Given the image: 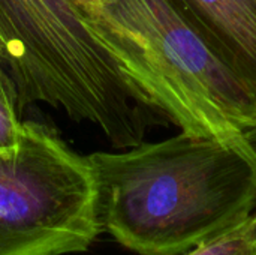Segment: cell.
<instances>
[{"label": "cell", "mask_w": 256, "mask_h": 255, "mask_svg": "<svg viewBox=\"0 0 256 255\" xmlns=\"http://www.w3.org/2000/svg\"><path fill=\"white\" fill-rule=\"evenodd\" d=\"M184 255H256V219Z\"/></svg>", "instance_id": "7"}, {"label": "cell", "mask_w": 256, "mask_h": 255, "mask_svg": "<svg viewBox=\"0 0 256 255\" xmlns=\"http://www.w3.org/2000/svg\"><path fill=\"white\" fill-rule=\"evenodd\" d=\"M0 62H3L6 65V60H4V45H3L2 39H0Z\"/></svg>", "instance_id": "8"}, {"label": "cell", "mask_w": 256, "mask_h": 255, "mask_svg": "<svg viewBox=\"0 0 256 255\" xmlns=\"http://www.w3.org/2000/svg\"><path fill=\"white\" fill-rule=\"evenodd\" d=\"M255 138H256V137H255ZM254 218H255V219H256V212H255V215H254Z\"/></svg>", "instance_id": "9"}, {"label": "cell", "mask_w": 256, "mask_h": 255, "mask_svg": "<svg viewBox=\"0 0 256 255\" xmlns=\"http://www.w3.org/2000/svg\"><path fill=\"white\" fill-rule=\"evenodd\" d=\"M102 228L138 255H184L256 212V144L180 132L87 155Z\"/></svg>", "instance_id": "1"}, {"label": "cell", "mask_w": 256, "mask_h": 255, "mask_svg": "<svg viewBox=\"0 0 256 255\" xmlns=\"http://www.w3.org/2000/svg\"><path fill=\"white\" fill-rule=\"evenodd\" d=\"M256 95V0H170Z\"/></svg>", "instance_id": "5"}, {"label": "cell", "mask_w": 256, "mask_h": 255, "mask_svg": "<svg viewBox=\"0 0 256 255\" xmlns=\"http://www.w3.org/2000/svg\"><path fill=\"white\" fill-rule=\"evenodd\" d=\"M21 113L16 84L8 66L0 62V150L18 143L24 123Z\"/></svg>", "instance_id": "6"}, {"label": "cell", "mask_w": 256, "mask_h": 255, "mask_svg": "<svg viewBox=\"0 0 256 255\" xmlns=\"http://www.w3.org/2000/svg\"><path fill=\"white\" fill-rule=\"evenodd\" d=\"M147 104L180 132L256 144V95L170 0H78Z\"/></svg>", "instance_id": "2"}, {"label": "cell", "mask_w": 256, "mask_h": 255, "mask_svg": "<svg viewBox=\"0 0 256 255\" xmlns=\"http://www.w3.org/2000/svg\"><path fill=\"white\" fill-rule=\"evenodd\" d=\"M102 231L87 156L54 128L24 122L0 150V255L84 252Z\"/></svg>", "instance_id": "4"}, {"label": "cell", "mask_w": 256, "mask_h": 255, "mask_svg": "<svg viewBox=\"0 0 256 255\" xmlns=\"http://www.w3.org/2000/svg\"><path fill=\"white\" fill-rule=\"evenodd\" d=\"M0 39L21 111L46 104L118 149L164 119L132 84L78 0H0Z\"/></svg>", "instance_id": "3"}]
</instances>
